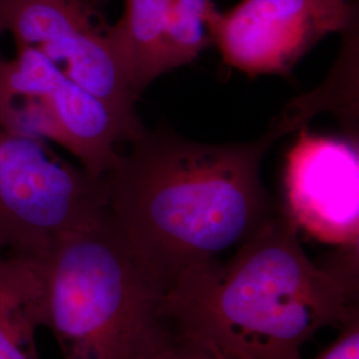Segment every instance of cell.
<instances>
[{
  "mask_svg": "<svg viewBox=\"0 0 359 359\" xmlns=\"http://www.w3.org/2000/svg\"><path fill=\"white\" fill-rule=\"evenodd\" d=\"M295 128L277 116L259 139L193 142L144 129L107 175L117 231L164 293L187 271L237 249L277 209L261 180L271 144Z\"/></svg>",
  "mask_w": 359,
  "mask_h": 359,
  "instance_id": "cell-1",
  "label": "cell"
},
{
  "mask_svg": "<svg viewBox=\"0 0 359 359\" xmlns=\"http://www.w3.org/2000/svg\"><path fill=\"white\" fill-rule=\"evenodd\" d=\"M358 292V248L316 264L293 219L276 209L228 261L181 276L163 311L176 333L225 359H304L322 329L359 317Z\"/></svg>",
  "mask_w": 359,
  "mask_h": 359,
  "instance_id": "cell-2",
  "label": "cell"
},
{
  "mask_svg": "<svg viewBox=\"0 0 359 359\" xmlns=\"http://www.w3.org/2000/svg\"><path fill=\"white\" fill-rule=\"evenodd\" d=\"M44 327L63 359H160L176 332L164 290L108 216L62 234L41 258Z\"/></svg>",
  "mask_w": 359,
  "mask_h": 359,
  "instance_id": "cell-3",
  "label": "cell"
},
{
  "mask_svg": "<svg viewBox=\"0 0 359 359\" xmlns=\"http://www.w3.org/2000/svg\"><path fill=\"white\" fill-rule=\"evenodd\" d=\"M107 177L53 154L47 142L0 128V250L44 258L65 233L108 216Z\"/></svg>",
  "mask_w": 359,
  "mask_h": 359,
  "instance_id": "cell-4",
  "label": "cell"
},
{
  "mask_svg": "<svg viewBox=\"0 0 359 359\" xmlns=\"http://www.w3.org/2000/svg\"><path fill=\"white\" fill-rule=\"evenodd\" d=\"M0 128L59 144L92 177H107L126 142L105 104L41 53L16 47L0 53Z\"/></svg>",
  "mask_w": 359,
  "mask_h": 359,
  "instance_id": "cell-5",
  "label": "cell"
},
{
  "mask_svg": "<svg viewBox=\"0 0 359 359\" xmlns=\"http://www.w3.org/2000/svg\"><path fill=\"white\" fill-rule=\"evenodd\" d=\"M0 18L16 47L41 53L115 116L126 142L145 127L127 77L108 38V23L93 0H0Z\"/></svg>",
  "mask_w": 359,
  "mask_h": 359,
  "instance_id": "cell-6",
  "label": "cell"
},
{
  "mask_svg": "<svg viewBox=\"0 0 359 359\" xmlns=\"http://www.w3.org/2000/svg\"><path fill=\"white\" fill-rule=\"evenodd\" d=\"M357 0H241L216 4L206 27L226 65L250 76L289 75L322 39L358 27Z\"/></svg>",
  "mask_w": 359,
  "mask_h": 359,
  "instance_id": "cell-7",
  "label": "cell"
},
{
  "mask_svg": "<svg viewBox=\"0 0 359 359\" xmlns=\"http://www.w3.org/2000/svg\"><path fill=\"white\" fill-rule=\"evenodd\" d=\"M298 132L285 168V213L323 244L358 248V144Z\"/></svg>",
  "mask_w": 359,
  "mask_h": 359,
  "instance_id": "cell-8",
  "label": "cell"
},
{
  "mask_svg": "<svg viewBox=\"0 0 359 359\" xmlns=\"http://www.w3.org/2000/svg\"><path fill=\"white\" fill-rule=\"evenodd\" d=\"M108 38L137 100L170 69L188 65L212 46L206 16L213 0H123Z\"/></svg>",
  "mask_w": 359,
  "mask_h": 359,
  "instance_id": "cell-9",
  "label": "cell"
},
{
  "mask_svg": "<svg viewBox=\"0 0 359 359\" xmlns=\"http://www.w3.org/2000/svg\"><path fill=\"white\" fill-rule=\"evenodd\" d=\"M43 327L41 259L0 255V359H39Z\"/></svg>",
  "mask_w": 359,
  "mask_h": 359,
  "instance_id": "cell-10",
  "label": "cell"
},
{
  "mask_svg": "<svg viewBox=\"0 0 359 359\" xmlns=\"http://www.w3.org/2000/svg\"><path fill=\"white\" fill-rule=\"evenodd\" d=\"M313 359H359V317L341 326L334 342Z\"/></svg>",
  "mask_w": 359,
  "mask_h": 359,
  "instance_id": "cell-11",
  "label": "cell"
},
{
  "mask_svg": "<svg viewBox=\"0 0 359 359\" xmlns=\"http://www.w3.org/2000/svg\"><path fill=\"white\" fill-rule=\"evenodd\" d=\"M160 359H225L204 344L176 333L173 342Z\"/></svg>",
  "mask_w": 359,
  "mask_h": 359,
  "instance_id": "cell-12",
  "label": "cell"
},
{
  "mask_svg": "<svg viewBox=\"0 0 359 359\" xmlns=\"http://www.w3.org/2000/svg\"><path fill=\"white\" fill-rule=\"evenodd\" d=\"M3 35H6V31H4V27H3V23H1V18H0V40L3 38ZM1 53V51H0Z\"/></svg>",
  "mask_w": 359,
  "mask_h": 359,
  "instance_id": "cell-13",
  "label": "cell"
}]
</instances>
